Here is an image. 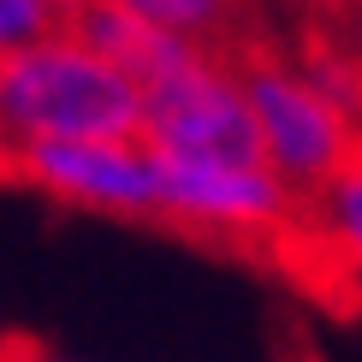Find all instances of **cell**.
<instances>
[{
  "instance_id": "obj_1",
  "label": "cell",
  "mask_w": 362,
  "mask_h": 362,
  "mask_svg": "<svg viewBox=\"0 0 362 362\" xmlns=\"http://www.w3.org/2000/svg\"><path fill=\"white\" fill-rule=\"evenodd\" d=\"M0 143H143V83L78 36L0 54Z\"/></svg>"
},
{
  "instance_id": "obj_10",
  "label": "cell",
  "mask_w": 362,
  "mask_h": 362,
  "mask_svg": "<svg viewBox=\"0 0 362 362\" xmlns=\"http://www.w3.org/2000/svg\"><path fill=\"white\" fill-rule=\"evenodd\" d=\"M333 30H339L344 42H351L356 54H362V0H351V6H344V24H333Z\"/></svg>"
},
{
  "instance_id": "obj_3",
  "label": "cell",
  "mask_w": 362,
  "mask_h": 362,
  "mask_svg": "<svg viewBox=\"0 0 362 362\" xmlns=\"http://www.w3.org/2000/svg\"><path fill=\"white\" fill-rule=\"evenodd\" d=\"M238 78L250 89L255 125H262V143H267V173H274L297 202H309L315 190H327L344 167H351L362 131L303 78V71H291L285 59L250 48Z\"/></svg>"
},
{
  "instance_id": "obj_2",
  "label": "cell",
  "mask_w": 362,
  "mask_h": 362,
  "mask_svg": "<svg viewBox=\"0 0 362 362\" xmlns=\"http://www.w3.org/2000/svg\"><path fill=\"white\" fill-rule=\"evenodd\" d=\"M143 148L190 167H267L250 89L214 54L143 89Z\"/></svg>"
},
{
  "instance_id": "obj_9",
  "label": "cell",
  "mask_w": 362,
  "mask_h": 362,
  "mask_svg": "<svg viewBox=\"0 0 362 362\" xmlns=\"http://www.w3.org/2000/svg\"><path fill=\"white\" fill-rule=\"evenodd\" d=\"M66 12L71 0H0V54L66 36Z\"/></svg>"
},
{
  "instance_id": "obj_5",
  "label": "cell",
  "mask_w": 362,
  "mask_h": 362,
  "mask_svg": "<svg viewBox=\"0 0 362 362\" xmlns=\"http://www.w3.org/2000/svg\"><path fill=\"white\" fill-rule=\"evenodd\" d=\"M167 178V220L178 226H202V232L226 238H279L297 232L303 202L279 185L267 167H190V160H160Z\"/></svg>"
},
{
  "instance_id": "obj_8",
  "label": "cell",
  "mask_w": 362,
  "mask_h": 362,
  "mask_svg": "<svg viewBox=\"0 0 362 362\" xmlns=\"http://www.w3.org/2000/svg\"><path fill=\"white\" fill-rule=\"evenodd\" d=\"M113 6L137 12V18L160 24V30H178L190 42H208L232 24V0H113Z\"/></svg>"
},
{
  "instance_id": "obj_4",
  "label": "cell",
  "mask_w": 362,
  "mask_h": 362,
  "mask_svg": "<svg viewBox=\"0 0 362 362\" xmlns=\"http://www.w3.org/2000/svg\"><path fill=\"white\" fill-rule=\"evenodd\" d=\"M0 167L59 202L119 220H167L160 155L143 143H0Z\"/></svg>"
},
{
  "instance_id": "obj_11",
  "label": "cell",
  "mask_w": 362,
  "mask_h": 362,
  "mask_svg": "<svg viewBox=\"0 0 362 362\" xmlns=\"http://www.w3.org/2000/svg\"><path fill=\"white\" fill-rule=\"evenodd\" d=\"M344 303H351V309H362V274H351V291H344Z\"/></svg>"
},
{
  "instance_id": "obj_6",
  "label": "cell",
  "mask_w": 362,
  "mask_h": 362,
  "mask_svg": "<svg viewBox=\"0 0 362 362\" xmlns=\"http://www.w3.org/2000/svg\"><path fill=\"white\" fill-rule=\"evenodd\" d=\"M66 36H78L83 48H95L101 59H113L125 78H137L143 89L173 78V71H190L196 59H208L202 42L178 36V30H160L137 18V12L113 6V0H71L66 12Z\"/></svg>"
},
{
  "instance_id": "obj_7",
  "label": "cell",
  "mask_w": 362,
  "mask_h": 362,
  "mask_svg": "<svg viewBox=\"0 0 362 362\" xmlns=\"http://www.w3.org/2000/svg\"><path fill=\"white\" fill-rule=\"evenodd\" d=\"M303 232L315 238V250L339 267V303H344L351 274H362V143H356L351 167L303 202Z\"/></svg>"
}]
</instances>
